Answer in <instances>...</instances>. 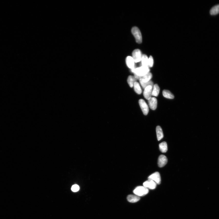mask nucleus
I'll return each mask as SVG.
<instances>
[{"instance_id":"obj_1","label":"nucleus","mask_w":219,"mask_h":219,"mask_svg":"<svg viewBox=\"0 0 219 219\" xmlns=\"http://www.w3.org/2000/svg\"><path fill=\"white\" fill-rule=\"evenodd\" d=\"M150 71V69L148 66H141L135 68L133 73L134 75L141 77L145 76Z\"/></svg>"},{"instance_id":"obj_2","label":"nucleus","mask_w":219,"mask_h":219,"mask_svg":"<svg viewBox=\"0 0 219 219\" xmlns=\"http://www.w3.org/2000/svg\"><path fill=\"white\" fill-rule=\"evenodd\" d=\"M148 190L144 186H140L137 187L133 191L134 193L138 196H143L148 194Z\"/></svg>"},{"instance_id":"obj_3","label":"nucleus","mask_w":219,"mask_h":219,"mask_svg":"<svg viewBox=\"0 0 219 219\" xmlns=\"http://www.w3.org/2000/svg\"><path fill=\"white\" fill-rule=\"evenodd\" d=\"M132 32L135 37L136 41L137 43L141 44L142 42V37L141 32L138 28L134 27L132 29Z\"/></svg>"},{"instance_id":"obj_4","label":"nucleus","mask_w":219,"mask_h":219,"mask_svg":"<svg viewBox=\"0 0 219 219\" xmlns=\"http://www.w3.org/2000/svg\"><path fill=\"white\" fill-rule=\"evenodd\" d=\"M132 58L135 63H138L141 61L142 55L141 51L138 49L134 51L132 53Z\"/></svg>"},{"instance_id":"obj_5","label":"nucleus","mask_w":219,"mask_h":219,"mask_svg":"<svg viewBox=\"0 0 219 219\" xmlns=\"http://www.w3.org/2000/svg\"><path fill=\"white\" fill-rule=\"evenodd\" d=\"M139 103L143 114L145 115H147L149 112V108L146 103L143 99H141L139 101Z\"/></svg>"},{"instance_id":"obj_6","label":"nucleus","mask_w":219,"mask_h":219,"mask_svg":"<svg viewBox=\"0 0 219 219\" xmlns=\"http://www.w3.org/2000/svg\"><path fill=\"white\" fill-rule=\"evenodd\" d=\"M148 179H150L154 181L157 184H160L161 183V176L159 172H156L153 173L148 176Z\"/></svg>"},{"instance_id":"obj_7","label":"nucleus","mask_w":219,"mask_h":219,"mask_svg":"<svg viewBox=\"0 0 219 219\" xmlns=\"http://www.w3.org/2000/svg\"><path fill=\"white\" fill-rule=\"evenodd\" d=\"M153 87L151 86H148L145 88L144 91L143 95L145 99L149 100L151 98L152 94V89Z\"/></svg>"},{"instance_id":"obj_8","label":"nucleus","mask_w":219,"mask_h":219,"mask_svg":"<svg viewBox=\"0 0 219 219\" xmlns=\"http://www.w3.org/2000/svg\"><path fill=\"white\" fill-rule=\"evenodd\" d=\"M157 184L154 181L148 179L143 183L144 187L153 190L156 188Z\"/></svg>"},{"instance_id":"obj_9","label":"nucleus","mask_w":219,"mask_h":219,"mask_svg":"<svg viewBox=\"0 0 219 219\" xmlns=\"http://www.w3.org/2000/svg\"><path fill=\"white\" fill-rule=\"evenodd\" d=\"M168 160L166 157L164 155H160L158 159V165L160 167L164 166L167 163Z\"/></svg>"},{"instance_id":"obj_10","label":"nucleus","mask_w":219,"mask_h":219,"mask_svg":"<svg viewBox=\"0 0 219 219\" xmlns=\"http://www.w3.org/2000/svg\"><path fill=\"white\" fill-rule=\"evenodd\" d=\"M148 104L150 108L152 110H155L157 107V101L156 98L151 97L148 100Z\"/></svg>"},{"instance_id":"obj_11","label":"nucleus","mask_w":219,"mask_h":219,"mask_svg":"<svg viewBox=\"0 0 219 219\" xmlns=\"http://www.w3.org/2000/svg\"><path fill=\"white\" fill-rule=\"evenodd\" d=\"M126 62L127 67L131 69L135 67V62L132 57L127 56L126 59Z\"/></svg>"},{"instance_id":"obj_12","label":"nucleus","mask_w":219,"mask_h":219,"mask_svg":"<svg viewBox=\"0 0 219 219\" xmlns=\"http://www.w3.org/2000/svg\"><path fill=\"white\" fill-rule=\"evenodd\" d=\"M127 200L131 203H135L140 200V197L137 195H129L127 197Z\"/></svg>"},{"instance_id":"obj_13","label":"nucleus","mask_w":219,"mask_h":219,"mask_svg":"<svg viewBox=\"0 0 219 219\" xmlns=\"http://www.w3.org/2000/svg\"><path fill=\"white\" fill-rule=\"evenodd\" d=\"M156 132L157 140L159 141L163 137V134L162 129L161 127L158 126L156 127Z\"/></svg>"},{"instance_id":"obj_14","label":"nucleus","mask_w":219,"mask_h":219,"mask_svg":"<svg viewBox=\"0 0 219 219\" xmlns=\"http://www.w3.org/2000/svg\"><path fill=\"white\" fill-rule=\"evenodd\" d=\"M153 75L151 73H148L145 76H142L139 80L143 82L146 83L150 81Z\"/></svg>"},{"instance_id":"obj_15","label":"nucleus","mask_w":219,"mask_h":219,"mask_svg":"<svg viewBox=\"0 0 219 219\" xmlns=\"http://www.w3.org/2000/svg\"><path fill=\"white\" fill-rule=\"evenodd\" d=\"M159 148L160 151L163 153H165L167 151L168 147L167 144L165 142H163L159 144Z\"/></svg>"},{"instance_id":"obj_16","label":"nucleus","mask_w":219,"mask_h":219,"mask_svg":"<svg viewBox=\"0 0 219 219\" xmlns=\"http://www.w3.org/2000/svg\"><path fill=\"white\" fill-rule=\"evenodd\" d=\"M163 96L167 98L173 99L174 97V95L170 91L167 90H164L163 91Z\"/></svg>"},{"instance_id":"obj_17","label":"nucleus","mask_w":219,"mask_h":219,"mask_svg":"<svg viewBox=\"0 0 219 219\" xmlns=\"http://www.w3.org/2000/svg\"><path fill=\"white\" fill-rule=\"evenodd\" d=\"M136 80L134 76H128L127 78V82L131 87H133L134 83L136 82Z\"/></svg>"},{"instance_id":"obj_18","label":"nucleus","mask_w":219,"mask_h":219,"mask_svg":"<svg viewBox=\"0 0 219 219\" xmlns=\"http://www.w3.org/2000/svg\"><path fill=\"white\" fill-rule=\"evenodd\" d=\"M160 88L157 84H155L153 86L152 95L155 96H157L159 94Z\"/></svg>"},{"instance_id":"obj_19","label":"nucleus","mask_w":219,"mask_h":219,"mask_svg":"<svg viewBox=\"0 0 219 219\" xmlns=\"http://www.w3.org/2000/svg\"><path fill=\"white\" fill-rule=\"evenodd\" d=\"M148 58L146 55H142L141 59V66H148Z\"/></svg>"},{"instance_id":"obj_20","label":"nucleus","mask_w":219,"mask_h":219,"mask_svg":"<svg viewBox=\"0 0 219 219\" xmlns=\"http://www.w3.org/2000/svg\"><path fill=\"white\" fill-rule=\"evenodd\" d=\"M211 15H216L219 13V5H215L212 7L210 11Z\"/></svg>"},{"instance_id":"obj_21","label":"nucleus","mask_w":219,"mask_h":219,"mask_svg":"<svg viewBox=\"0 0 219 219\" xmlns=\"http://www.w3.org/2000/svg\"><path fill=\"white\" fill-rule=\"evenodd\" d=\"M134 89L136 93L138 94H140L142 93V90L140 87L139 83L135 82L134 84Z\"/></svg>"},{"instance_id":"obj_22","label":"nucleus","mask_w":219,"mask_h":219,"mask_svg":"<svg viewBox=\"0 0 219 219\" xmlns=\"http://www.w3.org/2000/svg\"><path fill=\"white\" fill-rule=\"evenodd\" d=\"M140 82L142 87L144 89L145 88L147 87V86H152L153 87L154 86L153 83V82L151 81H149L148 82H147L144 83L143 82H142L141 80H140Z\"/></svg>"},{"instance_id":"obj_23","label":"nucleus","mask_w":219,"mask_h":219,"mask_svg":"<svg viewBox=\"0 0 219 219\" xmlns=\"http://www.w3.org/2000/svg\"><path fill=\"white\" fill-rule=\"evenodd\" d=\"M154 60L153 57L150 56L148 58V67H152L153 66Z\"/></svg>"},{"instance_id":"obj_24","label":"nucleus","mask_w":219,"mask_h":219,"mask_svg":"<svg viewBox=\"0 0 219 219\" xmlns=\"http://www.w3.org/2000/svg\"><path fill=\"white\" fill-rule=\"evenodd\" d=\"M79 189V187L77 184H75L72 186L71 190L73 192H78Z\"/></svg>"}]
</instances>
